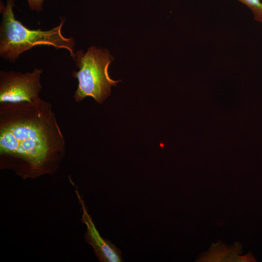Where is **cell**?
Here are the masks:
<instances>
[{"instance_id":"1","label":"cell","mask_w":262,"mask_h":262,"mask_svg":"<svg viewBox=\"0 0 262 262\" xmlns=\"http://www.w3.org/2000/svg\"><path fill=\"white\" fill-rule=\"evenodd\" d=\"M52 105L0 103V168L23 180L52 175L60 166L66 142Z\"/></svg>"},{"instance_id":"7","label":"cell","mask_w":262,"mask_h":262,"mask_svg":"<svg viewBox=\"0 0 262 262\" xmlns=\"http://www.w3.org/2000/svg\"><path fill=\"white\" fill-rule=\"evenodd\" d=\"M31 10L39 12L43 10L44 0H27Z\"/></svg>"},{"instance_id":"3","label":"cell","mask_w":262,"mask_h":262,"mask_svg":"<svg viewBox=\"0 0 262 262\" xmlns=\"http://www.w3.org/2000/svg\"><path fill=\"white\" fill-rule=\"evenodd\" d=\"M73 60L78 71H73L72 76L77 79L78 86L73 98L79 102L86 97H92L99 104L110 95L111 88L120 81L112 79L108 68L114 58L105 49L89 47L86 51L82 49L75 52Z\"/></svg>"},{"instance_id":"5","label":"cell","mask_w":262,"mask_h":262,"mask_svg":"<svg viewBox=\"0 0 262 262\" xmlns=\"http://www.w3.org/2000/svg\"><path fill=\"white\" fill-rule=\"evenodd\" d=\"M77 195L83 210L82 220L87 227L84 238L92 246L96 256L100 262H123L120 250L110 241L103 239L100 235L78 193Z\"/></svg>"},{"instance_id":"2","label":"cell","mask_w":262,"mask_h":262,"mask_svg":"<svg viewBox=\"0 0 262 262\" xmlns=\"http://www.w3.org/2000/svg\"><path fill=\"white\" fill-rule=\"evenodd\" d=\"M15 0H7L5 5L0 2L2 15L0 25V56L14 63L20 54L37 46H48L68 51L75 57V42L73 38L66 37L62 33L65 17H60V24L49 30H31L16 19L13 12Z\"/></svg>"},{"instance_id":"6","label":"cell","mask_w":262,"mask_h":262,"mask_svg":"<svg viewBox=\"0 0 262 262\" xmlns=\"http://www.w3.org/2000/svg\"><path fill=\"white\" fill-rule=\"evenodd\" d=\"M238 0L246 5L250 9L255 20L262 23V2L261 0Z\"/></svg>"},{"instance_id":"4","label":"cell","mask_w":262,"mask_h":262,"mask_svg":"<svg viewBox=\"0 0 262 262\" xmlns=\"http://www.w3.org/2000/svg\"><path fill=\"white\" fill-rule=\"evenodd\" d=\"M42 68L31 72L0 71V103L32 102L39 98L42 88Z\"/></svg>"}]
</instances>
